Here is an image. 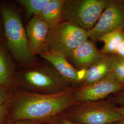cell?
I'll return each instance as SVG.
<instances>
[{
	"label": "cell",
	"instance_id": "obj_2",
	"mask_svg": "<svg viewBox=\"0 0 124 124\" xmlns=\"http://www.w3.org/2000/svg\"><path fill=\"white\" fill-rule=\"evenodd\" d=\"M0 17L5 44L16 64L24 67L38 62L30 48L20 10L7 2H0Z\"/></svg>",
	"mask_w": 124,
	"mask_h": 124
},
{
	"label": "cell",
	"instance_id": "obj_27",
	"mask_svg": "<svg viewBox=\"0 0 124 124\" xmlns=\"http://www.w3.org/2000/svg\"><path fill=\"white\" fill-rule=\"evenodd\" d=\"M123 32H124V30H123Z\"/></svg>",
	"mask_w": 124,
	"mask_h": 124
},
{
	"label": "cell",
	"instance_id": "obj_19",
	"mask_svg": "<svg viewBox=\"0 0 124 124\" xmlns=\"http://www.w3.org/2000/svg\"><path fill=\"white\" fill-rule=\"evenodd\" d=\"M12 89L0 86V105L8 100L12 94Z\"/></svg>",
	"mask_w": 124,
	"mask_h": 124
},
{
	"label": "cell",
	"instance_id": "obj_15",
	"mask_svg": "<svg viewBox=\"0 0 124 124\" xmlns=\"http://www.w3.org/2000/svg\"><path fill=\"white\" fill-rule=\"evenodd\" d=\"M124 39L123 31H116L105 34L98 40L104 42L100 51L102 54H116L117 49L121 41Z\"/></svg>",
	"mask_w": 124,
	"mask_h": 124
},
{
	"label": "cell",
	"instance_id": "obj_14",
	"mask_svg": "<svg viewBox=\"0 0 124 124\" xmlns=\"http://www.w3.org/2000/svg\"><path fill=\"white\" fill-rule=\"evenodd\" d=\"M64 1L65 0H50L48 3L37 15L46 23L50 30L62 21V8Z\"/></svg>",
	"mask_w": 124,
	"mask_h": 124
},
{
	"label": "cell",
	"instance_id": "obj_22",
	"mask_svg": "<svg viewBox=\"0 0 124 124\" xmlns=\"http://www.w3.org/2000/svg\"><path fill=\"white\" fill-rule=\"evenodd\" d=\"M7 124H47L42 122L32 121L30 120H22L15 121Z\"/></svg>",
	"mask_w": 124,
	"mask_h": 124
},
{
	"label": "cell",
	"instance_id": "obj_1",
	"mask_svg": "<svg viewBox=\"0 0 124 124\" xmlns=\"http://www.w3.org/2000/svg\"><path fill=\"white\" fill-rule=\"evenodd\" d=\"M75 88L49 95L28 93L12 89L7 124L22 120L49 124L56 115L76 104L73 98Z\"/></svg>",
	"mask_w": 124,
	"mask_h": 124
},
{
	"label": "cell",
	"instance_id": "obj_8",
	"mask_svg": "<svg viewBox=\"0 0 124 124\" xmlns=\"http://www.w3.org/2000/svg\"><path fill=\"white\" fill-rule=\"evenodd\" d=\"M123 89L124 84L118 81L110 73L104 79L98 82L75 87L73 93V98L76 104L99 101Z\"/></svg>",
	"mask_w": 124,
	"mask_h": 124
},
{
	"label": "cell",
	"instance_id": "obj_23",
	"mask_svg": "<svg viewBox=\"0 0 124 124\" xmlns=\"http://www.w3.org/2000/svg\"><path fill=\"white\" fill-rule=\"evenodd\" d=\"M116 54L124 59V39L121 41L119 45Z\"/></svg>",
	"mask_w": 124,
	"mask_h": 124
},
{
	"label": "cell",
	"instance_id": "obj_10",
	"mask_svg": "<svg viewBox=\"0 0 124 124\" xmlns=\"http://www.w3.org/2000/svg\"><path fill=\"white\" fill-rule=\"evenodd\" d=\"M56 69V70L74 87L80 86L83 82L86 70H78L67 60L66 57L57 51L50 50L39 55Z\"/></svg>",
	"mask_w": 124,
	"mask_h": 124
},
{
	"label": "cell",
	"instance_id": "obj_26",
	"mask_svg": "<svg viewBox=\"0 0 124 124\" xmlns=\"http://www.w3.org/2000/svg\"><path fill=\"white\" fill-rule=\"evenodd\" d=\"M112 124H124V119L120 120V121H118V122H115V123Z\"/></svg>",
	"mask_w": 124,
	"mask_h": 124
},
{
	"label": "cell",
	"instance_id": "obj_20",
	"mask_svg": "<svg viewBox=\"0 0 124 124\" xmlns=\"http://www.w3.org/2000/svg\"><path fill=\"white\" fill-rule=\"evenodd\" d=\"M48 124H79L68 120L60 114L56 115L49 122Z\"/></svg>",
	"mask_w": 124,
	"mask_h": 124
},
{
	"label": "cell",
	"instance_id": "obj_17",
	"mask_svg": "<svg viewBox=\"0 0 124 124\" xmlns=\"http://www.w3.org/2000/svg\"><path fill=\"white\" fill-rule=\"evenodd\" d=\"M110 73L118 81L124 84V59L117 54H112Z\"/></svg>",
	"mask_w": 124,
	"mask_h": 124
},
{
	"label": "cell",
	"instance_id": "obj_7",
	"mask_svg": "<svg viewBox=\"0 0 124 124\" xmlns=\"http://www.w3.org/2000/svg\"><path fill=\"white\" fill-rule=\"evenodd\" d=\"M124 30V1L110 0L98 22L88 31L89 39L96 41L107 33Z\"/></svg>",
	"mask_w": 124,
	"mask_h": 124
},
{
	"label": "cell",
	"instance_id": "obj_16",
	"mask_svg": "<svg viewBox=\"0 0 124 124\" xmlns=\"http://www.w3.org/2000/svg\"><path fill=\"white\" fill-rule=\"evenodd\" d=\"M17 1L24 9L27 17L31 18L38 15L50 0H18Z\"/></svg>",
	"mask_w": 124,
	"mask_h": 124
},
{
	"label": "cell",
	"instance_id": "obj_12",
	"mask_svg": "<svg viewBox=\"0 0 124 124\" xmlns=\"http://www.w3.org/2000/svg\"><path fill=\"white\" fill-rule=\"evenodd\" d=\"M16 63L13 60L5 44L4 38L0 40V86L12 89Z\"/></svg>",
	"mask_w": 124,
	"mask_h": 124
},
{
	"label": "cell",
	"instance_id": "obj_9",
	"mask_svg": "<svg viewBox=\"0 0 124 124\" xmlns=\"http://www.w3.org/2000/svg\"><path fill=\"white\" fill-rule=\"evenodd\" d=\"M28 43L35 56L50 51L48 36L50 29L46 23L37 15L31 18L25 27Z\"/></svg>",
	"mask_w": 124,
	"mask_h": 124
},
{
	"label": "cell",
	"instance_id": "obj_5",
	"mask_svg": "<svg viewBox=\"0 0 124 124\" xmlns=\"http://www.w3.org/2000/svg\"><path fill=\"white\" fill-rule=\"evenodd\" d=\"M110 0H65L62 18L88 31L92 29Z\"/></svg>",
	"mask_w": 124,
	"mask_h": 124
},
{
	"label": "cell",
	"instance_id": "obj_4",
	"mask_svg": "<svg viewBox=\"0 0 124 124\" xmlns=\"http://www.w3.org/2000/svg\"><path fill=\"white\" fill-rule=\"evenodd\" d=\"M79 124H112L124 119L110 101H96L76 104L60 114Z\"/></svg>",
	"mask_w": 124,
	"mask_h": 124
},
{
	"label": "cell",
	"instance_id": "obj_25",
	"mask_svg": "<svg viewBox=\"0 0 124 124\" xmlns=\"http://www.w3.org/2000/svg\"><path fill=\"white\" fill-rule=\"evenodd\" d=\"M116 109L120 114L122 115L124 119V105L121 106L119 107H116Z\"/></svg>",
	"mask_w": 124,
	"mask_h": 124
},
{
	"label": "cell",
	"instance_id": "obj_6",
	"mask_svg": "<svg viewBox=\"0 0 124 124\" xmlns=\"http://www.w3.org/2000/svg\"><path fill=\"white\" fill-rule=\"evenodd\" d=\"M88 39V31L69 21H63L50 30L49 49L57 51L68 58L75 50Z\"/></svg>",
	"mask_w": 124,
	"mask_h": 124
},
{
	"label": "cell",
	"instance_id": "obj_13",
	"mask_svg": "<svg viewBox=\"0 0 124 124\" xmlns=\"http://www.w3.org/2000/svg\"><path fill=\"white\" fill-rule=\"evenodd\" d=\"M112 54H104L98 61L89 68L85 72L82 85H88L104 79L110 73Z\"/></svg>",
	"mask_w": 124,
	"mask_h": 124
},
{
	"label": "cell",
	"instance_id": "obj_21",
	"mask_svg": "<svg viewBox=\"0 0 124 124\" xmlns=\"http://www.w3.org/2000/svg\"><path fill=\"white\" fill-rule=\"evenodd\" d=\"M109 101L114 104L116 103L121 106L124 105V89L120 92L115 93Z\"/></svg>",
	"mask_w": 124,
	"mask_h": 124
},
{
	"label": "cell",
	"instance_id": "obj_18",
	"mask_svg": "<svg viewBox=\"0 0 124 124\" xmlns=\"http://www.w3.org/2000/svg\"><path fill=\"white\" fill-rule=\"evenodd\" d=\"M10 98L8 101L0 105V124H7Z\"/></svg>",
	"mask_w": 124,
	"mask_h": 124
},
{
	"label": "cell",
	"instance_id": "obj_24",
	"mask_svg": "<svg viewBox=\"0 0 124 124\" xmlns=\"http://www.w3.org/2000/svg\"><path fill=\"white\" fill-rule=\"evenodd\" d=\"M3 38V25L1 18L0 17V39Z\"/></svg>",
	"mask_w": 124,
	"mask_h": 124
},
{
	"label": "cell",
	"instance_id": "obj_11",
	"mask_svg": "<svg viewBox=\"0 0 124 124\" xmlns=\"http://www.w3.org/2000/svg\"><path fill=\"white\" fill-rule=\"evenodd\" d=\"M103 55L94 42L89 39L75 50L68 58L78 70H87L100 60Z\"/></svg>",
	"mask_w": 124,
	"mask_h": 124
},
{
	"label": "cell",
	"instance_id": "obj_3",
	"mask_svg": "<svg viewBox=\"0 0 124 124\" xmlns=\"http://www.w3.org/2000/svg\"><path fill=\"white\" fill-rule=\"evenodd\" d=\"M74 87L64 79L51 64L38 62L30 66L17 69L13 88L28 93L54 94Z\"/></svg>",
	"mask_w": 124,
	"mask_h": 124
}]
</instances>
